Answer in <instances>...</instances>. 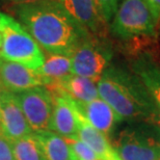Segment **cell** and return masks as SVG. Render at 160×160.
Here are the masks:
<instances>
[{
	"label": "cell",
	"mask_w": 160,
	"mask_h": 160,
	"mask_svg": "<svg viewBox=\"0 0 160 160\" xmlns=\"http://www.w3.org/2000/svg\"><path fill=\"white\" fill-rule=\"evenodd\" d=\"M41 48L49 54L71 55L91 33L66 11L58 0H37L12 8Z\"/></svg>",
	"instance_id": "1"
},
{
	"label": "cell",
	"mask_w": 160,
	"mask_h": 160,
	"mask_svg": "<svg viewBox=\"0 0 160 160\" xmlns=\"http://www.w3.org/2000/svg\"><path fill=\"white\" fill-rule=\"evenodd\" d=\"M99 97L121 121L160 126V114L140 79L129 68L109 66L97 82Z\"/></svg>",
	"instance_id": "2"
},
{
	"label": "cell",
	"mask_w": 160,
	"mask_h": 160,
	"mask_svg": "<svg viewBox=\"0 0 160 160\" xmlns=\"http://www.w3.org/2000/svg\"><path fill=\"white\" fill-rule=\"evenodd\" d=\"M0 32L2 36L0 58L20 63L33 71L43 66V50L20 22L0 12Z\"/></svg>",
	"instance_id": "3"
},
{
	"label": "cell",
	"mask_w": 160,
	"mask_h": 160,
	"mask_svg": "<svg viewBox=\"0 0 160 160\" xmlns=\"http://www.w3.org/2000/svg\"><path fill=\"white\" fill-rule=\"evenodd\" d=\"M159 25L147 0H122L109 29L114 38L129 42L155 38Z\"/></svg>",
	"instance_id": "4"
},
{
	"label": "cell",
	"mask_w": 160,
	"mask_h": 160,
	"mask_svg": "<svg viewBox=\"0 0 160 160\" xmlns=\"http://www.w3.org/2000/svg\"><path fill=\"white\" fill-rule=\"evenodd\" d=\"M121 160H158L160 157V126L135 123L122 130L113 142Z\"/></svg>",
	"instance_id": "5"
},
{
	"label": "cell",
	"mask_w": 160,
	"mask_h": 160,
	"mask_svg": "<svg viewBox=\"0 0 160 160\" xmlns=\"http://www.w3.org/2000/svg\"><path fill=\"white\" fill-rule=\"evenodd\" d=\"M112 56L111 45L104 36L91 34L70 55L72 74L98 82L105 70L110 66Z\"/></svg>",
	"instance_id": "6"
},
{
	"label": "cell",
	"mask_w": 160,
	"mask_h": 160,
	"mask_svg": "<svg viewBox=\"0 0 160 160\" xmlns=\"http://www.w3.org/2000/svg\"><path fill=\"white\" fill-rule=\"evenodd\" d=\"M25 119L33 132L49 130L52 117V97L45 86L14 92Z\"/></svg>",
	"instance_id": "7"
},
{
	"label": "cell",
	"mask_w": 160,
	"mask_h": 160,
	"mask_svg": "<svg viewBox=\"0 0 160 160\" xmlns=\"http://www.w3.org/2000/svg\"><path fill=\"white\" fill-rule=\"evenodd\" d=\"M52 97V117L49 129L63 138H78L80 111L77 103L60 91H48Z\"/></svg>",
	"instance_id": "8"
},
{
	"label": "cell",
	"mask_w": 160,
	"mask_h": 160,
	"mask_svg": "<svg viewBox=\"0 0 160 160\" xmlns=\"http://www.w3.org/2000/svg\"><path fill=\"white\" fill-rule=\"evenodd\" d=\"M1 98V117L0 132L11 142L32 135L29 124L27 123L15 94L3 89L0 92Z\"/></svg>",
	"instance_id": "9"
},
{
	"label": "cell",
	"mask_w": 160,
	"mask_h": 160,
	"mask_svg": "<svg viewBox=\"0 0 160 160\" xmlns=\"http://www.w3.org/2000/svg\"><path fill=\"white\" fill-rule=\"evenodd\" d=\"M130 69L145 85L160 114V63L152 52L142 50L131 59Z\"/></svg>",
	"instance_id": "10"
},
{
	"label": "cell",
	"mask_w": 160,
	"mask_h": 160,
	"mask_svg": "<svg viewBox=\"0 0 160 160\" xmlns=\"http://www.w3.org/2000/svg\"><path fill=\"white\" fill-rule=\"evenodd\" d=\"M0 83L5 91L12 92L44 85L43 78L36 71L2 58H0Z\"/></svg>",
	"instance_id": "11"
},
{
	"label": "cell",
	"mask_w": 160,
	"mask_h": 160,
	"mask_svg": "<svg viewBox=\"0 0 160 160\" xmlns=\"http://www.w3.org/2000/svg\"><path fill=\"white\" fill-rule=\"evenodd\" d=\"M67 12L91 34L103 36L106 23L95 0H58Z\"/></svg>",
	"instance_id": "12"
},
{
	"label": "cell",
	"mask_w": 160,
	"mask_h": 160,
	"mask_svg": "<svg viewBox=\"0 0 160 160\" xmlns=\"http://www.w3.org/2000/svg\"><path fill=\"white\" fill-rule=\"evenodd\" d=\"M48 91H60L72 98L77 103H88L99 98L97 82L94 80L77 75H69L67 77L51 81L45 85Z\"/></svg>",
	"instance_id": "13"
},
{
	"label": "cell",
	"mask_w": 160,
	"mask_h": 160,
	"mask_svg": "<svg viewBox=\"0 0 160 160\" xmlns=\"http://www.w3.org/2000/svg\"><path fill=\"white\" fill-rule=\"evenodd\" d=\"M77 107L82 117L95 129L100 131L106 137L109 136L112 132L114 125L118 122H121L112 108L100 97L88 103H77Z\"/></svg>",
	"instance_id": "14"
},
{
	"label": "cell",
	"mask_w": 160,
	"mask_h": 160,
	"mask_svg": "<svg viewBox=\"0 0 160 160\" xmlns=\"http://www.w3.org/2000/svg\"><path fill=\"white\" fill-rule=\"evenodd\" d=\"M78 138L85 142L99 158L103 160H121L114 151L113 147L108 142L107 137L100 131L95 129L80 113L78 124Z\"/></svg>",
	"instance_id": "15"
},
{
	"label": "cell",
	"mask_w": 160,
	"mask_h": 160,
	"mask_svg": "<svg viewBox=\"0 0 160 160\" xmlns=\"http://www.w3.org/2000/svg\"><path fill=\"white\" fill-rule=\"evenodd\" d=\"M46 160H76L66 139L53 131L33 132Z\"/></svg>",
	"instance_id": "16"
},
{
	"label": "cell",
	"mask_w": 160,
	"mask_h": 160,
	"mask_svg": "<svg viewBox=\"0 0 160 160\" xmlns=\"http://www.w3.org/2000/svg\"><path fill=\"white\" fill-rule=\"evenodd\" d=\"M36 72L43 78V86L51 81L60 80L72 74L71 57L62 54H49L45 56L43 66Z\"/></svg>",
	"instance_id": "17"
},
{
	"label": "cell",
	"mask_w": 160,
	"mask_h": 160,
	"mask_svg": "<svg viewBox=\"0 0 160 160\" xmlns=\"http://www.w3.org/2000/svg\"><path fill=\"white\" fill-rule=\"evenodd\" d=\"M12 146L16 160H46L33 134L12 142Z\"/></svg>",
	"instance_id": "18"
},
{
	"label": "cell",
	"mask_w": 160,
	"mask_h": 160,
	"mask_svg": "<svg viewBox=\"0 0 160 160\" xmlns=\"http://www.w3.org/2000/svg\"><path fill=\"white\" fill-rule=\"evenodd\" d=\"M76 160H97L98 155L79 138H65Z\"/></svg>",
	"instance_id": "19"
},
{
	"label": "cell",
	"mask_w": 160,
	"mask_h": 160,
	"mask_svg": "<svg viewBox=\"0 0 160 160\" xmlns=\"http://www.w3.org/2000/svg\"><path fill=\"white\" fill-rule=\"evenodd\" d=\"M102 19L106 24L110 23L116 15L122 0H95Z\"/></svg>",
	"instance_id": "20"
},
{
	"label": "cell",
	"mask_w": 160,
	"mask_h": 160,
	"mask_svg": "<svg viewBox=\"0 0 160 160\" xmlns=\"http://www.w3.org/2000/svg\"><path fill=\"white\" fill-rule=\"evenodd\" d=\"M0 160H16L12 142L0 132Z\"/></svg>",
	"instance_id": "21"
},
{
	"label": "cell",
	"mask_w": 160,
	"mask_h": 160,
	"mask_svg": "<svg viewBox=\"0 0 160 160\" xmlns=\"http://www.w3.org/2000/svg\"><path fill=\"white\" fill-rule=\"evenodd\" d=\"M160 24V0H147Z\"/></svg>",
	"instance_id": "22"
},
{
	"label": "cell",
	"mask_w": 160,
	"mask_h": 160,
	"mask_svg": "<svg viewBox=\"0 0 160 160\" xmlns=\"http://www.w3.org/2000/svg\"><path fill=\"white\" fill-rule=\"evenodd\" d=\"M12 2H16L17 4H20V3H27V2H33L37 1V0H11Z\"/></svg>",
	"instance_id": "23"
},
{
	"label": "cell",
	"mask_w": 160,
	"mask_h": 160,
	"mask_svg": "<svg viewBox=\"0 0 160 160\" xmlns=\"http://www.w3.org/2000/svg\"><path fill=\"white\" fill-rule=\"evenodd\" d=\"M2 46V36H1V32H0V48Z\"/></svg>",
	"instance_id": "24"
},
{
	"label": "cell",
	"mask_w": 160,
	"mask_h": 160,
	"mask_svg": "<svg viewBox=\"0 0 160 160\" xmlns=\"http://www.w3.org/2000/svg\"><path fill=\"white\" fill-rule=\"evenodd\" d=\"M1 91H3V89H1ZM1 91H0V92H1ZM0 117H1V98H0Z\"/></svg>",
	"instance_id": "25"
},
{
	"label": "cell",
	"mask_w": 160,
	"mask_h": 160,
	"mask_svg": "<svg viewBox=\"0 0 160 160\" xmlns=\"http://www.w3.org/2000/svg\"><path fill=\"white\" fill-rule=\"evenodd\" d=\"M1 89H4V88H2V85H1V83H0V91H1Z\"/></svg>",
	"instance_id": "26"
},
{
	"label": "cell",
	"mask_w": 160,
	"mask_h": 160,
	"mask_svg": "<svg viewBox=\"0 0 160 160\" xmlns=\"http://www.w3.org/2000/svg\"><path fill=\"white\" fill-rule=\"evenodd\" d=\"M97 160H103V159H101V158H99V159H97Z\"/></svg>",
	"instance_id": "27"
},
{
	"label": "cell",
	"mask_w": 160,
	"mask_h": 160,
	"mask_svg": "<svg viewBox=\"0 0 160 160\" xmlns=\"http://www.w3.org/2000/svg\"><path fill=\"white\" fill-rule=\"evenodd\" d=\"M158 160H160V157H159V158H158Z\"/></svg>",
	"instance_id": "28"
}]
</instances>
